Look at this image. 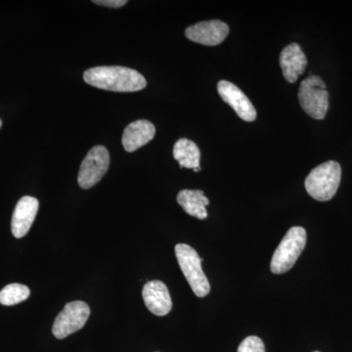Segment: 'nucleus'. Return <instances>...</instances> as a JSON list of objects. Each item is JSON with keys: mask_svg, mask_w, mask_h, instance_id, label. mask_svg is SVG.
<instances>
[{"mask_svg": "<svg viewBox=\"0 0 352 352\" xmlns=\"http://www.w3.org/2000/svg\"><path fill=\"white\" fill-rule=\"evenodd\" d=\"M87 85L113 92H135L144 89V76L133 69L120 66L94 67L83 74Z\"/></svg>", "mask_w": 352, "mask_h": 352, "instance_id": "nucleus-1", "label": "nucleus"}, {"mask_svg": "<svg viewBox=\"0 0 352 352\" xmlns=\"http://www.w3.org/2000/svg\"><path fill=\"white\" fill-rule=\"evenodd\" d=\"M340 177L342 168L340 164L328 161L310 171L305 179V189L316 201H330L339 189Z\"/></svg>", "mask_w": 352, "mask_h": 352, "instance_id": "nucleus-2", "label": "nucleus"}, {"mask_svg": "<svg viewBox=\"0 0 352 352\" xmlns=\"http://www.w3.org/2000/svg\"><path fill=\"white\" fill-rule=\"evenodd\" d=\"M307 245V231L300 226L292 227L287 232L271 261L270 268L274 274H283L295 265Z\"/></svg>", "mask_w": 352, "mask_h": 352, "instance_id": "nucleus-3", "label": "nucleus"}, {"mask_svg": "<svg viewBox=\"0 0 352 352\" xmlns=\"http://www.w3.org/2000/svg\"><path fill=\"white\" fill-rule=\"evenodd\" d=\"M175 256L194 294L199 298L208 296L210 291V285L201 268L204 258L199 256L198 252L193 248L186 244L175 245Z\"/></svg>", "mask_w": 352, "mask_h": 352, "instance_id": "nucleus-4", "label": "nucleus"}, {"mask_svg": "<svg viewBox=\"0 0 352 352\" xmlns=\"http://www.w3.org/2000/svg\"><path fill=\"white\" fill-rule=\"evenodd\" d=\"M298 100L305 113L315 120H323L329 109V92L320 76L310 75L300 83Z\"/></svg>", "mask_w": 352, "mask_h": 352, "instance_id": "nucleus-5", "label": "nucleus"}, {"mask_svg": "<svg viewBox=\"0 0 352 352\" xmlns=\"http://www.w3.org/2000/svg\"><path fill=\"white\" fill-rule=\"evenodd\" d=\"M110 166L107 148L98 145L92 148L83 159L78 171V182L82 189H89L100 182Z\"/></svg>", "mask_w": 352, "mask_h": 352, "instance_id": "nucleus-6", "label": "nucleus"}, {"mask_svg": "<svg viewBox=\"0 0 352 352\" xmlns=\"http://www.w3.org/2000/svg\"><path fill=\"white\" fill-rule=\"evenodd\" d=\"M90 315L89 305L76 300L67 303L53 324V335L58 340H63L72 333L78 332L85 325Z\"/></svg>", "mask_w": 352, "mask_h": 352, "instance_id": "nucleus-7", "label": "nucleus"}, {"mask_svg": "<svg viewBox=\"0 0 352 352\" xmlns=\"http://www.w3.org/2000/svg\"><path fill=\"white\" fill-rule=\"evenodd\" d=\"M229 27L219 20L205 21L190 25L185 31V36L194 43L207 46L219 45L227 38Z\"/></svg>", "mask_w": 352, "mask_h": 352, "instance_id": "nucleus-8", "label": "nucleus"}, {"mask_svg": "<svg viewBox=\"0 0 352 352\" xmlns=\"http://www.w3.org/2000/svg\"><path fill=\"white\" fill-rule=\"evenodd\" d=\"M217 91L222 100L231 106L241 119L245 122H254L256 120V109L239 87L227 80H220L217 85Z\"/></svg>", "mask_w": 352, "mask_h": 352, "instance_id": "nucleus-9", "label": "nucleus"}, {"mask_svg": "<svg viewBox=\"0 0 352 352\" xmlns=\"http://www.w3.org/2000/svg\"><path fill=\"white\" fill-rule=\"evenodd\" d=\"M38 199L31 196L21 198L16 205L11 221V230L14 237L20 239L29 232L38 212Z\"/></svg>", "mask_w": 352, "mask_h": 352, "instance_id": "nucleus-10", "label": "nucleus"}, {"mask_svg": "<svg viewBox=\"0 0 352 352\" xmlns=\"http://www.w3.org/2000/svg\"><path fill=\"white\" fill-rule=\"evenodd\" d=\"M146 307L157 316H164L170 314L173 302L168 287L164 282L153 280L145 285L142 291Z\"/></svg>", "mask_w": 352, "mask_h": 352, "instance_id": "nucleus-11", "label": "nucleus"}, {"mask_svg": "<svg viewBox=\"0 0 352 352\" xmlns=\"http://www.w3.org/2000/svg\"><path fill=\"white\" fill-rule=\"evenodd\" d=\"M280 66L285 80L289 83L296 82L305 73L307 59L298 43H291L282 50L280 54Z\"/></svg>", "mask_w": 352, "mask_h": 352, "instance_id": "nucleus-12", "label": "nucleus"}, {"mask_svg": "<svg viewBox=\"0 0 352 352\" xmlns=\"http://www.w3.org/2000/svg\"><path fill=\"white\" fill-rule=\"evenodd\" d=\"M156 134V127L149 120H139L131 122L122 134V146L126 152L132 153L149 143Z\"/></svg>", "mask_w": 352, "mask_h": 352, "instance_id": "nucleus-13", "label": "nucleus"}, {"mask_svg": "<svg viewBox=\"0 0 352 352\" xmlns=\"http://www.w3.org/2000/svg\"><path fill=\"white\" fill-rule=\"evenodd\" d=\"M177 203L191 217L199 219L208 217L207 206L210 200L201 190H182L178 193Z\"/></svg>", "mask_w": 352, "mask_h": 352, "instance_id": "nucleus-14", "label": "nucleus"}, {"mask_svg": "<svg viewBox=\"0 0 352 352\" xmlns=\"http://www.w3.org/2000/svg\"><path fill=\"white\" fill-rule=\"evenodd\" d=\"M173 157L182 168L193 170L201 168L200 150L196 143L189 139L182 138L175 143L173 147Z\"/></svg>", "mask_w": 352, "mask_h": 352, "instance_id": "nucleus-15", "label": "nucleus"}, {"mask_svg": "<svg viewBox=\"0 0 352 352\" xmlns=\"http://www.w3.org/2000/svg\"><path fill=\"white\" fill-rule=\"evenodd\" d=\"M31 291L27 286L14 283L7 285L0 291V303L3 305H15L29 298Z\"/></svg>", "mask_w": 352, "mask_h": 352, "instance_id": "nucleus-16", "label": "nucleus"}, {"mask_svg": "<svg viewBox=\"0 0 352 352\" xmlns=\"http://www.w3.org/2000/svg\"><path fill=\"white\" fill-rule=\"evenodd\" d=\"M238 352H265V347L261 338L250 336L241 342Z\"/></svg>", "mask_w": 352, "mask_h": 352, "instance_id": "nucleus-17", "label": "nucleus"}, {"mask_svg": "<svg viewBox=\"0 0 352 352\" xmlns=\"http://www.w3.org/2000/svg\"><path fill=\"white\" fill-rule=\"evenodd\" d=\"M94 3L98 6L111 7V8H120L126 6V0H95Z\"/></svg>", "mask_w": 352, "mask_h": 352, "instance_id": "nucleus-18", "label": "nucleus"}, {"mask_svg": "<svg viewBox=\"0 0 352 352\" xmlns=\"http://www.w3.org/2000/svg\"><path fill=\"white\" fill-rule=\"evenodd\" d=\"M1 126H2V120H0V129H1Z\"/></svg>", "mask_w": 352, "mask_h": 352, "instance_id": "nucleus-19", "label": "nucleus"}, {"mask_svg": "<svg viewBox=\"0 0 352 352\" xmlns=\"http://www.w3.org/2000/svg\"><path fill=\"white\" fill-rule=\"evenodd\" d=\"M314 352H320V351H314Z\"/></svg>", "mask_w": 352, "mask_h": 352, "instance_id": "nucleus-20", "label": "nucleus"}]
</instances>
